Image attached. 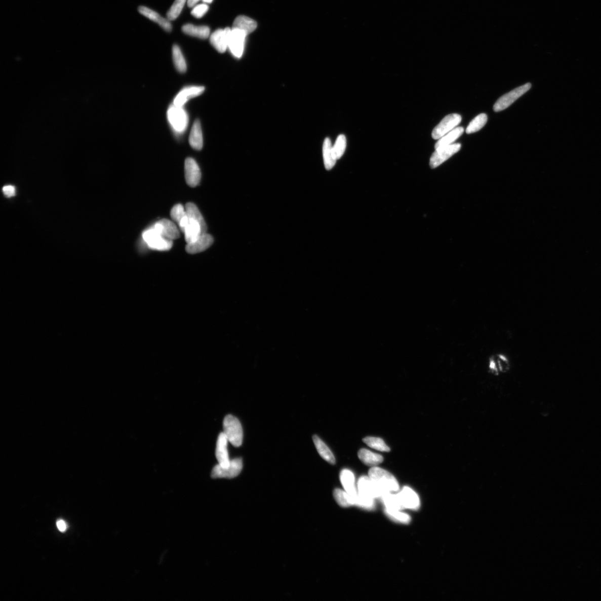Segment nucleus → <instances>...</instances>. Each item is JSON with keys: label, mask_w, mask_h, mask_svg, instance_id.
I'll return each instance as SVG.
<instances>
[{"label": "nucleus", "mask_w": 601, "mask_h": 601, "mask_svg": "<svg viewBox=\"0 0 601 601\" xmlns=\"http://www.w3.org/2000/svg\"><path fill=\"white\" fill-rule=\"evenodd\" d=\"M488 374L499 378L508 374L512 368V362L506 353L494 352L487 358L486 364Z\"/></svg>", "instance_id": "f257e3e1"}, {"label": "nucleus", "mask_w": 601, "mask_h": 601, "mask_svg": "<svg viewBox=\"0 0 601 601\" xmlns=\"http://www.w3.org/2000/svg\"><path fill=\"white\" fill-rule=\"evenodd\" d=\"M369 476L384 491L392 493L399 490V485L395 477L384 469L373 467L369 471Z\"/></svg>", "instance_id": "f03ea898"}, {"label": "nucleus", "mask_w": 601, "mask_h": 601, "mask_svg": "<svg viewBox=\"0 0 601 601\" xmlns=\"http://www.w3.org/2000/svg\"><path fill=\"white\" fill-rule=\"evenodd\" d=\"M223 433L229 442L235 447L242 445L243 442V429L238 419L228 415L223 420Z\"/></svg>", "instance_id": "7ed1b4c3"}, {"label": "nucleus", "mask_w": 601, "mask_h": 601, "mask_svg": "<svg viewBox=\"0 0 601 601\" xmlns=\"http://www.w3.org/2000/svg\"><path fill=\"white\" fill-rule=\"evenodd\" d=\"M142 237L149 249L158 251L170 250L173 246L172 240L167 239L153 226L145 230Z\"/></svg>", "instance_id": "20e7f679"}, {"label": "nucleus", "mask_w": 601, "mask_h": 601, "mask_svg": "<svg viewBox=\"0 0 601 601\" xmlns=\"http://www.w3.org/2000/svg\"><path fill=\"white\" fill-rule=\"evenodd\" d=\"M168 120L173 130L182 133L188 126V117L182 107L173 105L167 111Z\"/></svg>", "instance_id": "39448f33"}, {"label": "nucleus", "mask_w": 601, "mask_h": 601, "mask_svg": "<svg viewBox=\"0 0 601 601\" xmlns=\"http://www.w3.org/2000/svg\"><path fill=\"white\" fill-rule=\"evenodd\" d=\"M531 87V83H527L525 85L516 88L513 91L503 95L494 104L493 110L496 112H499L508 108L522 95L529 91Z\"/></svg>", "instance_id": "423d86ee"}, {"label": "nucleus", "mask_w": 601, "mask_h": 601, "mask_svg": "<svg viewBox=\"0 0 601 601\" xmlns=\"http://www.w3.org/2000/svg\"><path fill=\"white\" fill-rule=\"evenodd\" d=\"M243 468V459L236 458L231 460V463L226 467H222L218 464L213 468L211 476L212 478L231 479L238 476Z\"/></svg>", "instance_id": "0eeeda50"}, {"label": "nucleus", "mask_w": 601, "mask_h": 601, "mask_svg": "<svg viewBox=\"0 0 601 601\" xmlns=\"http://www.w3.org/2000/svg\"><path fill=\"white\" fill-rule=\"evenodd\" d=\"M247 35L243 30L232 28L228 35V47L235 58H240L244 53Z\"/></svg>", "instance_id": "6e6552de"}, {"label": "nucleus", "mask_w": 601, "mask_h": 601, "mask_svg": "<svg viewBox=\"0 0 601 601\" xmlns=\"http://www.w3.org/2000/svg\"><path fill=\"white\" fill-rule=\"evenodd\" d=\"M358 494L369 498H378L383 496L386 491L382 490L369 476H363L358 481Z\"/></svg>", "instance_id": "1a4fd4ad"}, {"label": "nucleus", "mask_w": 601, "mask_h": 601, "mask_svg": "<svg viewBox=\"0 0 601 601\" xmlns=\"http://www.w3.org/2000/svg\"><path fill=\"white\" fill-rule=\"evenodd\" d=\"M462 121V116L458 114H451L446 116L434 129L432 137L439 139L454 129L457 128Z\"/></svg>", "instance_id": "9d476101"}, {"label": "nucleus", "mask_w": 601, "mask_h": 601, "mask_svg": "<svg viewBox=\"0 0 601 601\" xmlns=\"http://www.w3.org/2000/svg\"><path fill=\"white\" fill-rule=\"evenodd\" d=\"M461 148V144L455 143L447 147L435 150L430 159V166L432 169L439 167L444 162L450 158L454 154L458 152Z\"/></svg>", "instance_id": "9b49d317"}, {"label": "nucleus", "mask_w": 601, "mask_h": 601, "mask_svg": "<svg viewBox=\"0 0 601 601\" xmlns=\"http://www.w3.org/2000/svg\"><path fill=\"white\" fill-rule=\"evenodd\" d=\"M184 172L185 181L191 187H195L200 182L201 172L196 162L191 158L185 161Z\"/></svg>", "instance_id": "f8f14e48"}, {"label": "nucleus", "mask_w": 601, "mask_h": 601, "mask_svg": "<svg viewBox=\"0 0 601 601\" xmlns=\"http://www.w3.org/2000/svg\"><path fill=\"white\" fill-rule=\"evenodd\" d=\"M231 29L229 27H226L224 29H218L210 36V43L219 53H225L228 48V35Z\"/></svg>", "instance_id": "ddd939ff"}, {"label": "nucleus", "mask_w": 601, "mask_h": 601, "mask_svg": "<svg viewBox=\"0 0 601 601\" xmlns=\"http://www.w3.org/2000/svg\"><path fill=\"white\" fill-rule=\"evenodd\" d=\"M228 442V440L226 435L223 432H221L218 437L216 456L218 464L222 467H228L231 463L227 449Z\"/></svg>", "instance_id": "4468645a"}, {"label": "nucleus", "mask_w": 601, "mask_h": 601, "mask_svg": "<svg viewBox=\"0 0 601 601\" xmlns=\"http://www.w3.org/2000/svg\"><path fill=\"white\" fill-rule=\"evenodd\" d=\"M398 498L404 508L417 510L420 507V499L418 494L411 488L405 487L397 493Z\"/></svg>", "instance_id": "2eb2a0df"}, {"label": "nucleus", "mask_w": 601, "mask_h": 601, "mask_svg": "<svg viewBox=\"0 0 601 601\" xmlns=\"http://www.w3.org/2000/svg\"><path fill=\"white\" fill-rule=\"evenodd\" d=\"M205 90L204 87L193 86L185 88L177 95L174 100L173 105L183 107L189 99L198 96L204 92Z\"/></svg>", "instance_id": "dca6fc26"}, {"label": "nucleus", "mask_w": 601, "mask_h": 601, "mask_svg": "<svg viewBox=\"0 0 601 601\" xmlns=\"http://www.w3.org/2000/svg\"><path fill=\"white\" fill-rule=\"evenodd\" d=\"M153 227L167 239L173 241L180 237V233L176 224L167 219L156 222Z\"/></svg>", "instance_id": "f3484780"}, {"label": "nucleus", "mask_w": 601, "mask_h": 601, "mask_svg": "<svg viewBox=\"0 0 601 601\" xmlns=\"http://www.w3.org/2000/svg\"><path fill=\"white\" fill-rule=\"evenodd\" d=\"M213 237L209 234L204 233L201 234V236L193 242L192 243L188 244L185 247V250L190 254H198L209 249L213 243Z\"/></svg>", "instance_id": "a211bd4d"}, {"label": "nucleus", "mask_w": 601, "mask_h": 601, "mask_svg": "<svg viewBox=\"0 0 601 601\" xmlns=\"http://www.w3.org/2000/svg\"><path fill=\"white\" fill-rule=\"evenodd\" d=\"M138 11L140 14L145 16L146 18L158 24L165 31L171 32L172 26L169 20L163 18V17L158 13L155 12V11L147 7H143V6L139 7Z\"/></svg>", "instance_id": "6ab92c4d"}, {"label": "nucleus", "mask_w": 601, "mask_h": 601, "mask_svg": "<svg viewBox=\"0 0 601 601\" xmlns=\"http://www.w3.org/2000/svg\"><path fill=\"white\" fill-rule=\"evenodd\" d=\"M189 142L191 147L195 150H200L203 148V133L199 120H196L193 123L189 135Z\"/></svg>", "instance_id": "aec40b11"}, {"label": "nucleus", "mask_w": 601, "mask_h": 601, "mask_svg": "<svg viewBox=\"0 0 601 601\" xmlns=\"http://www.w3.org/2000/svg\"><path fill=\"white\" fill-rule=\"evenodd\" d=\"M340 478L345 491L353 497L356 496L358 493L355 487V476L352 471L349 469L342 470Z\"/></svg>", "instance_id": "412c9836"}, {"label": "nucleus", "mask_w": 601, "mask_h": 601, "mask_svg": "<svg viewBox=\"0 0 601 601\" xmlns=\"http://www.w3.org/2000/svg\"><path fill=\"white\" fill-rule=\"evenodd\" d=\"M257 27V22L254 20L249 18V17L241 15L235 19L232 28L243 30L248 35L254 32Z\"/></svg>", "instance_id": "4be33fe9"}, {"label": "nucleus", "mask_w": 601, "mask_h": 601, "mask_svg": "<svg viewBox=\"0 0 601 601\" xmlns=\"http://www.w3.org/2000/svg\"><path fill=\"white\" fill-rule=\"evenodd\" d=\"M182 30L186 35L202 39L209 38L210 35V29L207 26L188 24L182 26Z\"/></svg>", "instance_id": "5701e85b"}, {"label": "nucleus", "mask_w": 601, "mask_h": 601, "mask_svg": "<svg viewBox=\"0 0 601 601\" xmlns=\"http://www.w3.org/2000/svg\"><path fill=\"white\" fill-rule=\"evenodd\" d=\"M464 131V129L462 127L454 129L453 131L449 132L438 140L435 145V150L453 144L457 139L462 136Z\"/></svg>", "instance_id": "b1692460"}, {"label": "nucleus", "mask_w": 601, "mask_h": 601, "mask_svg": "<svg viewBox=\"0 0 601 601\" xmlns=\"http://www.w3.org/2000/svg\"><path fill=\"white\" fill-rule=\"evenodd\" d=\"M185 239L188 244L192 243L197 239L202 233L201 224L193 220L189 219L187 226L184 230Z\"/></svg>", "instance_id": "393cba45"}, {"label": "nucleus", "mask_w": 601, "mask_h": 601, "mask_svg": "<svg viewBox=\"0 0 601 601\" xmlns=\"http://www.w3.org/2000/svg\"><path fill=\"white\" fill-rule=\"evenodd\" d=\"M323 158L325 167L327 170H330L335 166L337 159L334 155L333 148L330 138L324 140L323 148Z\"/></svg>", "instance_id": "a878e982"}, {"label": "nucleus", "mask_w": 601, "mask_h": 601, "mask_svg": "<svg viewBox=\"0 0 601 601\" xmlns=\"http://www.w3.org/2000/svg\"><path fill=\"white\" fill-rule=\"evenodd\" d=\"M358 457L364 464L372 467H375L384 461L383 457L380 455L365 449H362L358 451Z\"/></svg>", "instance_id": "bb28decb"}, {"label": "nucleus", "mask_w": 601, "mask_h": 601, "mask_svg": "<svg viewBox=\"0 0 601 601\" xmlns=\"http://www.w3.org/2000/svg\"><path fill=\"white\" fill-rule=\"evenodd\" d=\"M313 440L320 456L326 461L334 465L336 463L335 458L327 445L317 435L313 436Z\"/></svg>", "instance_id": "cd10ccee"}, {"label": "nucleus", "mask_w": 601, "mask_h": 601, "mask_svg": "<svg viewBox=\"0 0 601 601\" xmlns=\"http://www.w3.org/2000/svg\"><path fill=\"white\" fill-rule=\"evenodd\" d=\"M185 211L188 218L198 222L202 227V233H206L207 230L206 224L197 207L192 203H188L185 206Z\"/></svg>", "instance_id": "c85d7f7f"}, {"label": "nucleus", "mask_w": 601, "mask_h": 601, "mask_svg": "<svg viewBox=\"0 0 601 601\" xmlns=\"http://www.w3.org/2000/svg\"><path fill=\"white\" fill-rule=\"evenodd\" d=\"M380 498L387 509L400 510L404 508L397 494L387 492Z\"/></svg>", "instance_id": "c756f323"}, {"label": "nucleus", "mask_w": 601, "mask_h": 601, "mask_svg": "<svg viewBox=\"0 0 601 601\" xmlns=\"http://www.w3.org/2000/svg\"><path fill=\"white\" fill-rule=\"evenodd\" d=\"M334 497L337 503L342 507L347 508L355 505V497L340 489H336L334 492Z\"/></svg>", "instance_id": "7c9ffc66"}, {"label": "nucleus", "mask_w": 601, "mask_h": 601, "mask_svg": "<svg viewBox=\"0 0 601 601\" xmlns=\"http://www.w3.org/2000/svg\"><path fill=\"white\" fill-rule=\"evenodd\" d=\"M172 54L174 64H175L177 70L182 73L186 71V61L185 60L180 48L177 45H174L173 47Z\"/></svg>", "instance_id": "2f4dec72"}, {"label": "nucleus", "mask_w": 601, "mask_h": 601, "mask_svg": "<svg viewBox=\"0 0 601 601\" xmlns=\"http://www.w3.org/2000/svg\"><path fill=\"white\" fill-rule=\"evenodd\" d=\"M363 441L369 447L376 449V450L385 452H389L390 451V448L386 445L384 441L381 439V438L368 436L364 438Z\"/></svg>", "instance_id": "473e14b6"}, {"label": "nucleus", "mask_w": 601, "mask_h": 601, "mask_svg": "<svg viewBox=\"0 0 601 601\" xmlns=\"http://www.w3.org/2000/svg\"><path fill=\"white\" fill-rule=\"evenodd\" d=\"M487 121V115L485 113H482L476 116L469 123L467 129H466V133L471 134L480 131L482 128L485 126Z\"/></svg>", "instance_id": "72a5a7b5"}, {"label": "nucleus", "mask_w": 601, "mask_h": 601, "mask_svg": "<svg viewBox=\"0 0 601 601\" xmlns=\"http://www.w3.org/2000/svg\"><path fill=\"white\" fill-rule=\"evenodd\" d=\"M385 512L388 518L397 523L408 524L411 520V516L407 513L400 512V510L386 508Z\"/></svg>", "instance_id": "f704fd0d"}, {"label": "nucleus", "mask_w": 601, "mask_h": 601, "mask_svg": "<svg viewBox=\"0 0 601 601\" xmlns=\"http://www.w3.org/2000/svg\"><path fill=\"white\" fill-rule=\"evenodd\" d=\"M186 2L187 0H175L167 14L168 19L170 21L176 20L181 14Z\"/></svg>", "instance_id": "c9c22d12"}, {"label": "nucleus", "mask_w": 601, "mask_h": 601, "mask_svg": "<svg viewBox=\"0 0 601 601\" xmlns=\"http://www.w3.org/2000/svg\"><path fill=\"white\" fill-rule=\"evenodd\" d=\"M334 155L337 160L341 158L344 155L346 148V138L344 135L341 134L337 138L335 144L333 147Z\"/></svg>", "instance_id": "e433bc0d"}, {"label": "nucleus", "mask_w": 601, "mask_h": 601, "mask_svg": "<svg viewBox=\"0 0 601 601\" xmlns=\"http://www.w3.org/2000/svg\"><path fill=\"white\" fill-rule=\"evenodd\" d=\"M355 505L364 509L372 510L375 508V499L369 498L357 495L355 497Z\"/></svg>", "instance_id": "4c0bfd02"}, {"label": "nucleus", "mask_w": 601, "mask_h": 601, "mask_svg": "<svg viewBox=\"0 0 601 601\" xmlns=\"http://www.w3.org/2000/svg\"><path fill=\"white\" fill-rule=\"evenodd\" d=\"M187 212L182 205L178 204L174 206L171 211V216L173 221L178 224L180 223L182 219L186 216Z\"/></svg>", "instance_id": "58836bf2"}, {"label": "nucleus", "mask_w": 601, "mask_h": 601, "mask_svg": "<svg viewBox=\"0 0 601 601\" xmlns=\"http://www.w3.org/2000/svg\"><path fill=\"white\" fill-rule=\"evenodd\" d=\"M209 10V7L206 4H202L195 5L194 7L191 14H192L195 18H202Z\"/></svg>", "instance_id": "ea45409f"}, {"label": "nucleus", "mask_w": 601, "mask_h": 601, "mask_svg": "<svg viewBox=\"0 0 601 601\" xmlns=\"http://www.w3.org/2000/svg\"><path fill=\"white\" fill-rule=\"evenodd\" d=\"M3 192L5 196L11 197L15 195L16 189L13 185H7L3 187Z\"/></svg>", "instance_id": "a19ab883"}, {"label": "nucleus", "mask_w": 601, "mask_h": 601, "mask_svg": "<svg viewBox=\"0 0 601 601\" xmlns=\"http://www.w3.org/2000/svg\"><path fill=\"white\" fill-rule=\"evenodd\" d=\"M57 527H58L59 531L61 532H64L66 531V530L67 529L66 524H65V522L63 520H59V521H58Z\"/></svg>", "instance_id": "79ce46f5"}, {"label": "nucleus", "mask_w": 601, "mask_h": 601, "mask_svg": "<svg viewBox=\"0 0 601 601\" xmlns=\"http://www.w3.org/2000/svg\"><path fill=\"white\" fill-rule=\"evenodd\" d=\"M199 1L200 0H188L187 4L188 7L193 8L195 7L196 4H197Z\"/></svg>", "instance_id": "37998d69"}, {"label": "nucleus", "mask_w": 601, "mask_h": 601, "mask_svg": "<svg viewBox=\"0 0 601 601\" xmlns=\"http://www.w3.org/2000/svg\"><path fill=\"white\" fill-rule=\"evenodd\" d=\"M202 1L205 4H211L213 2V0H202Z\"/></svg>", "instance_id": "c03bdc74"}]
</instances>
